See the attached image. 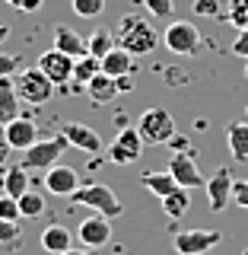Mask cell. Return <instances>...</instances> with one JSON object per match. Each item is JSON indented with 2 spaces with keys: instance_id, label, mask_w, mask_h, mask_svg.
I'll return each instance as SVG.
<instances>
[{
  "instance_id": "1",
  "label": "cell",
  "mask_w": 248,
  "mask_h": 255,
  "mask_svg": "<svg viewBox=\"0 0 248 255\" xmlns=\"http://www.w3.org/2000/svg\"><path fill=\"white\" fill-rule=\"evenodd\" d=\"M115 42L121 45L124 51H131L134 58H143V54H153L156 51V45L163 42V35L156 32V26H150L147 16L127 13V16H121V22H118Z\"/></svg>"
},
{
  "instance_id": "2",
  "label": "cell",
  "mask_w": 248,
  "mask_h": 255,
  "mask_svg": "<svg viewBox=\"0 0 248 255\" xmlns=\"http://www.w3.org/2000/svg\"><path fill=\"white\" fill-rule=\"evenodd\" d=\"M74 198H77V204L89 207L92 214H105L108 220H115V217H121V214H124V204L118 201V195H115V191H111L108 185H102V182L80 185Z\"/></svg>"
},
{
  "instance_id": "3",
  "label": "cell",
  "mask_w": 248,
  "mask_h": 255,
  "mask_svg": "<svg viewBox=\"0 0 248 255\" xmlns=\"http://www.w3.org/2000/svg\"><path fill=\"white\" fill-rule=\"evenodd\" d=\"M163 45L169 48L172 54H185V58H194V54H201V32L191 19H172L169 26L163 32Z\"/></svg>"
},
{
  "instance_id": "4",
  "label": "cell",
  "mask_w": 248,
  "mask_h": 255,
  "mask_svg": "<svg viewBox=\"0 0 248 255\" xmlns=\"http://www.w3.org/2000/svg\"><path fill=\"white\" fill-rule=\"evenodd\" d=\"M13 83H16L19 99L29 102V106H45V102H51V96H54V83H51V80H48L38 67L19 70V74L13 77Z\"/></svg>"
},
{
  "instance_id": "5",
  "label": "cell",
  "mask_w": 248,
  "mask_h": 255,
  "mask_svg": "<svg viewBox=\"0 0 248 255\" xmlns=\"http://www.w3.org/2000/svg\"><path fill=\"white\" fill-rule=\"evenodd\" d=\"M137 131L143 143H172L175 137V118L165 109H147L137 118Z\"/></svg>"
},
{
  "instance_id": "6",
  "label": "cell",
  "mask_w": 248,
  "mask_h": 255,
  "mask_svg": "<svg viewBox=\"0 0 248 255\" xmlns=\"http://www.w3.org/2000/svg\"><path fill=\"white\" fill-rule=\"evenodd\" d=\"M220 243H223L220 230H181L172 239L178 255H207L210 249H217Z\"/></svg>"
},
{
  "instance_id": "7",
  "label": "cell",
  "mask_w": 248,
  "mask_h": 255,
  "mask_svg": "<svg viewBox=\"0 0 248 255\" xmlns=\"http://www.w3.org/2000/svg\"><path fill=\"white\" fill-rule=\"evenodd\" d=\"M64 147H70L64 134H61V137H51V140H38V143H32V147L26 150V159H22V166H26V169L48 172L51 166H58Z\"/></svg>"
},
{
  "instance_id": "8",
  "label": "cell",
  "mask_w": 248,
  "mask_h": 255,
  "mask_svg": "<svg viewBox=\"0 0 248 255\" xmlns=\"http://www.w3.org/2000/svg\"><path fill=\"white\" fill-rule=\"evenodd\" d=\"M74 64H77V58H70L67 51H61V48L51 45L48 51H42V58H38L35 67L42 70L54 86H64L67 80H74Z\"/></svg>"
},
{
  "instance_id": "9",
  "label": "cell",
  "mask_w": 248,
  "mask_h": 255,
  "mask_svg": "<svg viewBox=\"0 0 248 255\" xmlns=\"http://www.w3.org/2000/svg\"><path fill=\"white\" fill-rule=\"evenodd\" d=\"M140 153H143L140 131H137V128H121L118 137H115V143L105 150V159L115 163V166H127V163H134V159H140Z\"/></svg>"
},
{
  "instance_id": "10",
  "label": "cell",
  "mask_w": 248,
  "mask_h": 255,
  "mask_svg": "<svg viewBox=\"0 0 248 255\" xmlns=\"http://www.w3.org/2000/svg\"><path fill=\"white\" fill-rule=\"evenodd\" d=\"M77 239L86 249H102V246H108L111 243V220L105 214H89L86 220H80Z\"/></svg>"
},
{
  "instance_id": "11",
  "label": "cell",
  "mask_w": 248,
  "mask_h": 255,
  "mask_svg": "<svg viewBox=\"0 0 248 255\" xmlns=\"http://www.w3.org/2000/svg\"><path fill=\"white\" fill-rule=\"evenodd\" d=\"M169 172L175 175V182H178L181 188H204L207 185V179L201 175V169H197V163H194V156L188 153H181V150H175L172 153V159H169Z\"/></svg>"
},
{
  "instance_id": "12",
  "label": "cell",
  "mask_w": 248,
  "mask_h": 255,
  "mask_svg": "<svg viewBox=\"0 0 248 255\" xmlns=\"http://www.w3.org/2000/svg\"><path fill=\"white\" fill-rule=\"evenodd\" d=\"M233 185H236V179H233V169L229 166H220L217 172L207 179V201H210L213 211H223L229 201H233Z\"/></svg>"
},
{
  "instance_id": "13",
  "label": "cell",
  "mask_w": 248,
  "mask_h": 255,
  "mask_svg": "<svg viewBox=\"0 0 248 255\" xmlns=\"http://www.w3.org/2000/svg\"><path fill=\"white\" fill-rule=\"evenodd\" d=\"M3 137H6V147L10 150H22V153H26L32 143H38V125L32 122V118L19 115V118H13L10 125H3Z\"/></svg>"
},
{
  "instance_id": "14",
  "label": "cell",
  "mask_w": 248,
  "mask_h": 255,
  "mask_svg": "<svg viewBox=\"0 0 248 255\" xmlns=\"http://www.w3.org/2000/svg\"><path fill=\"white\" fill-rule=\"evenodd\" d=\"M45 188L51 191V195H61V198H74L77 188H80V172L70 169V166H51V169L45 172Z\"/></svg>"
},
{
  "instance_id": "15",
  "label": "cell",
  "mask_w": 248,
  "mask_h": 255,
  "mask_svg": "<svg viewBox=\"0 0 248 255\" xmlns=\"http://www.w3.org/2000/svg\"><path fill=\"white\" fill-rule=\"evenodd\" d=\"M64 137H67L70 147H77V150H83V153H99L102 150V137L95 134V128L89 125H80V122H67L64 125Z\"/></svg>"
},
{
  "instance_id": "16",
  "label": "cell",
  "mask_w": 248,
  "mask_h": 255,
  "mask_svg": "<svg viewBox=\"0 0 248 255\" xmlns=\"http://www.w3.org/2000/svg\"><path fill=\"white\" fill-rule=\"evenodd\" d=\"M42 249L48 255H64L74 249V230H67L64 223H48L42 230Z\"/></svg>"
},
{
  "instance_id": "17",
  "label": "cell",
  "mask_w": 248,
  "mask_h": 255,
  "mask_svg": "<svg viewBox=\"0 0 248 255\" xmlns=\"http://www.w3.org/2000/svg\"><path fill=\"white\" fill-rule=\"evenodd\" d=\"M102 74L108 77H124V74H137V67H134V54L124 51L121 45H115L111 51L102 58Z\"/></svg>"
},
{
  "instance_id": "18",
  "label": "cell",
  "mask_w": 248,
  "mask_h": 255,
  "mask_svg": "<svg viewBox=\"0 0 248 255\" xmlns=\"http://www.w3.org/2000/svg\"><path fill=\"white\" fill-rule=\"evenodd\" d=\"M54 48L67 51L70 58H83V54H89L86 38L80 35V32H74L70 26H54Z\"/></svg>"
},
{
  "instance_id": "19",
  "label": "cell",
  "mask_w": 248,
  "mask_h": 255,
  "mask_svg": "<svg viewBox=\"0 0 248 255\" xmlns=\"http://www.w3.org/2000/svg\"><path fill=\"white\" fill-rule=\"evenodd\" d=\"M19 93H16L13 77L0 80V125H10L13 118H19Z\"/></svg>"
},
{
  "instance_id": "20",
  "label": "cell",
  "mask_w": 248,
  "mask_h": 255,
  "mask_svg": "<svg viewBox=\"0 0 248 255\" xmlns=\"http://www.w3.org/2000/svg\"><path fill=\"white\" fill-rule=\"evenodd\" d=\"M86 93H89V99L95 106H108V102H115V96H118V80L108 77V74H99V77H92L89 83H86Z\"/></svg>"
},
{
  "instance_id": "21",
  "label": "cell",
  "mask_w": 248,
  "mask_h": 255,
  "mask_svg": "<svg viewBox=\"0 0 248 255\" xmlns=\"http://www.w3.org/2000/svg\"><path fill=\"white\" fill-rule=\"evenodd\" d=\"M226 143H229V153H233L239 163H248V118L233 122L226 128Z\"/></svg>"
},
{
  "instance_id": "22",
  "label": "cell",
  "mask_w": 248,
  "mask_h": 255,
  "mask_svg": "<svg viewBox=\"0 0 248 255\" xmlns=\"http://www.w3.org/2000/svg\"><path fill=\"white\" fill-rule=\"evenodd\" d=\"M140 182H143V188L153 191L156 198H165V195H172L175 188H181L169 169H165V172H143V179H140Z\"/></svg>"
},
{
  "instance_id": "23",
  "label": "cell",
  "mask_w": 248,
  "mask_h": 255,
  "mask_svg": "<svg viewBox=\"0 0 248 255\" xmlns=\"http://www.w3.org/2000/svg\"><path fill=\"white\" fill-rule=\"evenodd\" d=\"M29 191V169L26 166H10L3 172V195L10 198H22Z\"/></svg>"
},
{
  "instance_id": "24",
  "label": "cell",
  "mask_w": 248,
  "mask_h": 255,
  "mask_svg": "<svg viewBox=\"0 0 248 255\" xmlns=\"http://www.w3.org/2000/svg\"><path fill=\"white\" fill-rule=\"evenodd\" d=\"M163 201V211H165V217H185L188 214V204H191V198H188V188H175L172 195H165V198H159Z\"/></svg>"
},
{
  "instance_id": "25",
  "label": "cell",
  "mask_w": 248,
  "mask_h": 255,
  "mask_svg": "<svg viewBox=\"0 0 248 255\" xmlns=\"http://www.w3.org/2000/svg\"><path fill=\"white\" fill-rule=\"evenodd\" d=\"M102 74V58H95V54H83V58H77L74 64V80L77 83H89L92 77H99Z\"/></svg>"
},
{
  "instance_id": "26",
  "label": "cell",
  "mask_w": 248,
  "mask_h": 255,
  "mask_svg": "<svg viewBox=\"0 0 248 255\" xmlns=\"http://www.w3.org/2000/svg\"><path fill=\"white\" fill-rule=\"evenodd\" d=\"M16 201H19V214H22V217H29V220H35V217H42V214H45V198L38 195V191H32V188L22 198H16Z\"/></svg>"
},
{
  "instance_id": "27",
  "label": "cell",
  "mask_w": 248,
  "mask_h": 255,
  "mask_svg": "<svg viewBox=\"0 0 248 255\" xmlns=\"http://www.w3.org/2000/svg\"><path fill=\"white\" fill-rule=\"evenodd\" d=\"M86 45H89V54H95V58H105V54H108L118 42H115V35H111V32L99 29V32H92V35L86 38Z\"/></svg>"
},
{
  "instance_id": "28",
  "label": "cell",
  "mask_w": 248,
  "mask_h": 255,
  "mask_svg": "<svg viewBox=\"0 0 248 255\" xmlns=\"http://www.w3.org/2000/svg\"><path fill=\"white\" fill-rule=\"evenodd\" d=\"M229 22L239 32H248V0H229Z\"/></svg>"
},
{
  "instance_id": "29",
  "label": "cell",
  "mask_w": 248,
  "mask_h": 255,
  "mask_svg": "<svg viewBox=\"0 0 248 255\" xmlns=\"http://www.w3.org/2000/svg\"><path fill=\"white\" fill-rule=\"evenodd\" d=\"M70 6H74V13L80 19H95L105 10V0H70Z\"/></svg>"
},
{
  "instance_id": "30",
  "label": "cell",
  "mask_w": 248,
  "mask_h": 255,
  "mask_svg": "<svg viewBox=\"0 0 248 255\" xmlns=\"http://www.w3.org/2000/svg\"><path fill=\"white\" fill-rule=\"evenodd\" d=\"M143 6L156 19H172V13H175V0H143Z\"/></svg>"
},
{
  "instance_id": "31",
  "label": "cell",
  "mask_w": 248,
  "mask_h": 255,
  "mask_svg": "<svg viewBox=\"0 0 248 255\" xmlns=\"http://www.w3.org/2000/svg\"><path fill=\"white\" fill-rule=\"evenodd\" d=\"M0 217L3 220H16L19 223V201H16V198H10V195H0Z\"/></svg>"
},
{
  "instance_id": "32",
  "label": "cell",
  "mask_w": 248,
  "mask_h": 255,
  "mask_svg": "<svg viewBox=\"0 0 248 255\" xmlns=\"http://www.w3.org/2000/svg\"><path fill=\"white\" fill-rule=\"evenodd\" d=\"M16 239H19V223L0 217V246H13Z\"/></svg>"
},
{
  "instance_id": "33",
  "label": "cell",
  "mask_w": 248,
  "mask_h": 255,
  "mask_svg": "<svg viewBox=\"0 0 248 255\" xmlns=\"http://www.w3.org/2000/svg\"><path fill=\"white\" fill-rule=\"evenodd\" d=\"M16 70H19V58H16V54H3V51H0V80L16 77Z\"/></svg>"
},
{
  "instance_id": "34",
  "label": "cell",
  "mask_w": 248,
  "mask_h": 255,
  "mask_svg": "<svg viewBox=\"0 0 248 255\" xmlns=\"http://www.w3.org/2000/svg\"><path fill=\"white\" fill-rule=\"evenodd\" d=\"M220 0H194V13L197 16H220Z\"/></svg>"
},
{
  "instance_id": "35",
  "label": "cell",
  "mask_w": 248,
  "mask_h": 255,
  "mask_svg": "<svg viewBox=\"0 0 248 255\" xmlns=\"http://www.w3.org/2000/svg\"><path fill=\"white\" fill-rule=\"evenodd\" d=\"M229 51L248 61V32H239V35H236V42H233V48H229ZM245 77H248V64H245Z\"/></svg>"
},
{
  "instance_id": "36",
  "label": "cell",
  "mask_w": 248,
  "mask_h": 255,
  "mask_svg": "<svg viewBox=\"0 0 248 255\" xmlns=\"http://www.w3.org/2000/svg\"><path fill=\"white\" fill-rule=\"evenodd\" d=\"M233 201L239 207H248V179H236L233 185Z\"/></svg>"
},
{
  "instance_id": "37",
  "label": "cell",
  "mask_w": 248,
  "mask_h": 255,
  "mask_svg": "<svg viewBox=\"0 0 248 255\" xmlns=\"http://www.w3.org/2000/svg\"><path fill=\"white\" fill-rule=\"evenodd\" d=\"M118 80V93H131L134 86H137V77L134 74H124V77H115Z\"/></svg>"
},
{
  "instance_id": "38",
  "label": "cell",
  "mask_w": 248,
  "mask_h": 255,
  "mask_svg": "<svg viewBox=\"0 0 248 255\" xmlns=\"http://www.w3.org/2000/svg\"><path fill=\"white\" fill-rule=\"evenodd\" d=\"M42 3H45V0H26L19 13H35V10H42Z\"/></svg>"
},
{
  "instance_id": "39",
  "label": "cell",
  "mask_w": 248,
  "mask_h": 255,
  "mask_svg": "<svg viewBox=\"0 0 248 255\" xmlns=\"http://www.w3.org/2000/svg\"><path fill=\"white\" fill-rule=\"evenodd\" d=\"M64 255H95V249H86V246H74V249H67Z\"/></svg>"
},
{
  "instance_id": "40",
  "label": "cell",
  "mask_w": 248,
  "mask_h": 255,
  "mask_svg": "<svg viewBox=\"0 0 248 255\" xmlns=\"http://www.w3.org/2000/svg\"><path fill=\"white\" fill-rule=\"evenodd\" d=\"M6 38H10V26H6V22H0V45H3Z\"/></svg>"
},
{
  "instance_id": "41",
  "label": "cell",
  "mask_w": 248,
  "mask_h": 255,
  "mask_svg": "<svg viewBox=\"0 0 248 255\" xmlns=\"http://www.w3.org/2000/svg\"><path fill=\"white\" fill-rule=\"evenodd\" d=\"M6 3H10L13 10H22V3H26V0H6Z\"/></svg>"
},
{
  "instance_id": "42",
  "label": "cell",
  "mask_w": 248,
  "mask_h": 255,
  "mask_svg": "<svg viewBox=\"0 0 248 255\" xmlns=\"http://www.w3.org/2000/svg\"><path fill=\"white\" fill-rule=\"evenodd\" d=\"M3 150H6V137H3V131H0V156H3Z\"/></svg>"
},
{
  "instance_id": "43",
  "label": "cell",
  "mask_w": 248,
  "mask_h": 255,
  "mask_svg": "<svg viewBox=\"0 0 248 255\" xmlns=\"http://www.w3.org/2000/svg\"><path fill=\"white\" fill-rule=\"evenodd\" d=\"M245 118H248V109H245Z\"/></svg>"
},
{
  "instance_id": "44",
  "label": "cell",
  "mask_w": 248,
  "mask_h": 255,
  "mask_svg": "<svg viewBox=\"0 0 248 255\" xmlns=\"http://www.w3.org/2000/svg\"><path fill=\"white\" fill-rule=\"evenodd\" d=\"M245 255H248V252H245Z\"/></svg>"
}]
</instances>
